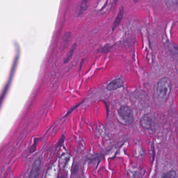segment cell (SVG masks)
Listing matches in <instances>:
<instances>
[{
    "mask_svg": "<svg viewBox=\"0 0 178 178\" xmlns=\"http://www.w3.org/2000/svg\"><path fill=\"white\" fill-rule=\"evenodd\" d=\"M172 82L167 77L160 78L154 87V99L158 105L165 104L172 90Z\"/></svg>",
    "mask_w": 178,
    "mask_h": 178,
    "instance_id": "1",
    "label": "cell"
},
{
    "mask_svg": "<svg viewBox=\"0 0 178 178\" xmlns=\"http://www.w3.org/2000/svg\"><path fill=\"white\" fill-rule=\"evenodd\" d=\"M118 115L119 121L124 125H130L134 122V113L128 105L121 106L118 110Z\"/></svg>",
    "mask_w": 178,
    "mask_h": 178,
    "instance_id": "2",
    "label": "cell"
},
{
    "mask_svg": "<svg viewBox=\"0 0 178 178\" xmlns=\"http://www.w3.org/2000/svg\"><path fill=\"white\" fill-rule=\"evenodd\" d=\"M141 125L145 130H150L153 127V121L148 114L144 115L140 120Z\"/></svg>",
    "mask_w": 178,
    "mask_h": 178,
    "instance_id": "3",
    "label": "cell"
},
{
    "mask_svg": "<svg viewBox=\"0 0 178 178\" xmlns=\"http://www.w3.org/2000/svg\"><path fill=\"white\" fill-rule=\"evenodd\" d=\"M41 160L40 159V158H37L32 165L29 178H38L41 171Z\"/></svg>",
    "mask_w": 178,
    "mask_h": 178,
    "instance_id": "4",
    "label": "cell"
},
{
    "mask_svg": "<svg viewBox=\"0 0 178 178\" xmlns=\"http://www.w3.org/2000/svg\"><path fill=\"white\" fill-rule=\"evenodd\" d=\"M124 86V81L122 79L118 78L113 80L107 85L106 89L109 91H113Z\"/></svg>",
    "mask_w": 178,
    "mask_h": 178,
    "instance_id": "5",
    "label": "cell"
},
{
    "mask_svg": "<svg viewBox=\"0 0 178 178\" xmlns=\"http://www.w3.org/2000/svg\"><path fill=\"white\" fill-rule=\"evenodd\" d=\"M124 8L121 7V9L119 11L118 14L116 18H115L114 23L112 24V31H114V30H115L116 28H117L119 26L120 23L121 22L122 18L124 17Z\"/></svg>",
    "mask_w": 178,
    "mask_h": 178,
    "instance_id": "6",
    "label": "cell"
},
{
    "mask_svg": "<svg viewBox=\"0 0 178 178\" xmlns=\"http://www.w3.org/2000/svg\"><path fill=\"white\" fill-rule=\"evenodd\" d=\"M163 2L167 7L171 11H178V0H163Z\"/></svg>",
    "mask_w": 178,
    "mask_h": 178,
    "instance_id": "7",
    "label": "cell"
},
{
    "mask_svg": "<svg viewBox=\"0 0 178 178\" xmlns=\"http://www.w3.org/2000/svg\"><path fill=\"white\" fill-rule=\"evenodd\" d=\"M90 3V0H81L80 4L79 5V9L78 11V15L81 16L86 12Z\"/></svg>",
    "mask_w": 178,
    "mask_h": 178,
    "instance_id": "8",
    "label": "cell"
},
{
    "mask_svg": "<svg viewBox=\"0 0 178 178\" xmlns=\"http://www.w3.org/2000/svg\"><path fill=\"white\" fill-rule=\"evenodd\" d=\"M71 36H72V34L70 32H67L64 35L62 42H61V44L64 49H65L67 46L69 44V42L71 40Z\"/></svg>",
    "mask_w": 178,
    "mask_h": 178,
    "instance_id": "9",
    "label": "cell"
},
{
    "mask_svg": "<svg viewBox=\"0 0 178 178\" xmlns=\"http://www.w3.org/2000/svg\"><path fill=\"white\" fill-rule=\"evenodd\" d=\"M76 46H77V44H76V43H74L70 48V49H69V51H68L67 54L66 55V58H65L64 61V63L65 64H67L70 61V59H71V58L73 57L74 49H76Z\"/></svg>",
    "mask_w": 178,
    "mask_h": 178,
    "instance_id": "10",
    "label": "cell"
},
{
    "mask_svg": "<svg viewBox=\"0 0 178 178\" xmlns=\"http://www.w3.org/2000/svg\"><path fill=\"white\" fill-rule=\"evenodd\" d=\"M176 178V173L174 170H172L165 173L161 178Z\"/></svg>",
    "mask_w": 178,
    "mask_h": 178,
    "instance_id": "11",
    "label": "cell"
},
{
    "mask_svg": "<svg viewBox=\"0 0 178 178\" xmlns=\"http://www.w3.org/2000/svg\"><path fill=\"white\" fill-rule=\"evenodd\" d=\"M111 48H112L111 45L106 44L105 45V46L102 47V48H101V49H100L98 50V52H101V53H107V52L110 50Z\"/></svg>",
    "mask_w": 178,
    "mask_h": 178,
    "instance_id": "12",
    "label": "cell"
},
{
    "mask_svg": "<svg viewBox=\"0 0 178 178\" xmlns=\"http://www.w3.org/2000/svg\"><path fill=\"white\" fill-rule=\"evenodd\" d=\"M65 137L64 135H63L62 137H61V138L60 139L59 142H58V146H61L62 144H63V142H64V141Z\"/></svg>",
    "mask_w": 178,
    "mask_h": 178,
    "instance_id": "13",
    "label": "cell"
},
{
    "mask_svg": "<svg viewBox=\"0 0 178 178\" xmlns=\"http://www.w3.org/2000/svg\"><path fill=\"white\" fill-rule=\"evenodd\" d=\"M134 2H138L140 1V0H134Z\"/></svg>",
    "mask_w": 178,
    "mask_h": 178,
    "instance_id": "14",
    "label": "cell"
},
{
    "mask_svg": "<svg viewBox=\"0 0 178 178\" xmlns=\"http://www.w3.org/2000/svg\"><path fill=\"white\" fill-rule=\"evenodd\" d=\"M58 178H65L64 177V176H59V177H58Z\"/></svg>",
    "mask_w": 178,
    "mask_h": 178,
    "instance_id": "15",
    "label": "cell"
}]
</instances>
